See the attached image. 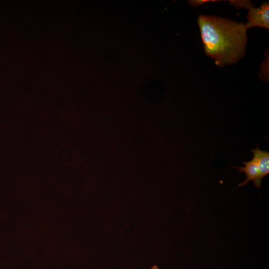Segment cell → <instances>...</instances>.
<instances>
[{
	"mask_svg": "<svg viewBox=\"0 0 269 269\" xmlns=\"http://www.w3.org/2000/svg\"><path fill=\"white\" fill-rule=\"evenodd\" d=\"M216 1V0H189L188 1V2L192 6H199L200 5L203 4L206 2H208L209 1Z\"/></svg>",
	"mask_w": 269,
	"mask_h": 269,
	"instance_id": "cell-5",
	"label": "cell"
},
{
	"mask_svg": "<svg viewBox=\"0 0 269 269\" xmlns=\"http://www.w3.org/2000/svg\"><path fill=\"white\" fill-rule=\"evenodd\" d=\"M252 152L253 158L258 164L260 178L262 180L269 174V153L268 151L260 149L258 145L256 148L252 150Z\"/></svg>",
	"mask_w": 269,
	"mask_h": 269,
	"instance_id": "cell-4",
	"label": "cell"
},
{
	"mask_svg": "<svg viewBox=\"0 0 269 269\" xmlns=\"http://www.w3.org/2000/svg\"><path fill=\"white\" fill-rule=\"evenodd\" d=\"M197 21L205 52L217 65L235 64L243 58L248 40L244 23L207 15H200Z\"/></svg>",
	"mask_w": 269,
	"mask_h": 269,
	"instance_id": "cell-1",
	"label": "cell"
},
{
	"mask_svg": "<svg viewBox=\"0 0 269 269\" xmlns=\"http://www.w3.org/2000/svg\"><path fill=\"white\" fill-rule=\"evenodd\" d=\"M150 269H158V268L156 266H153Z\"/></svg>",
	"mask_w": 269,
	"mask_h": 269,
	"instance_id": "cell-6",
	"label": "cell"
},
{
	"mask_svg": "<svg viewBox=\"0 0 269 269\" xmlns=\"http://www.w3.org/2000/svg\"><path fill=\"white\" fill-rule=\"evenodd\" d=\"M244 166H236V168L240 172L246 175V179L240 183L238 186L246 185L250 181H252L255 187L260 188L262 186V179L260 178L258 164L255 159L253 158L248 161L243 162Z\"/></svg>",
	"mask_w": 269,
	"mask_h": 269,
	"instance_id": "cell-3",
	"label": "cell"
},
{
	"mask_svg": "<svg viewBox=\"0 0 269 269\" xmlns=\"http://www.w3.org/2000/svg\"><path fill=\"white\" fill-rule=\"evenodd\" d=\"M247 15L248 22L245 24L248 28L253 27H262L269 28V3H263L259 7L253 6L249 8Z\"/></svg>",
	"mask_w": 269,
	"mask_h": 269,
	"instance_id": "cell-2",
	"label": "cell"
}]
</instances>
